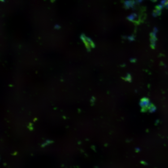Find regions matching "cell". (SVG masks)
<instances>
[{"label":"cell","mask_w":168,"mask_h":168,"mask_svg":"<svg viewBox=\"0 0 168 168\" xmlns=\"http://www.w3.org/2000/svg\"><path fill=\"white\" fill-rule=\"evenodd\" d=\"M157 32V29H155L153 32L150 34L151 46L153 49H155V48L156 41H157L156 37Z\"/></svg>","instance_id":"obj_3"},{"label":"cell","mask_w":168,"mask_h":168,"mask_svg":"<svg viewBox=\"0 0 168 168\" xmlns=\"http://www.w3.org/2000/svg\"><path fill=\"white\" fill-rule=\"evenodd\" d=\"M4 1V0H0V1Z\"/></svg>","instance_id":"obj_4"},{"label":"cell","mask_w":168,"mask_h":168,"mask_svg":"<svg viewBox=\"0 0 168 168\" xmlns=\"http://www.w3.org/2000/svg\"><path fill=\"white\" fill-rule=\"evenodd\" d=\"M140 105L143 111L146 112L148 110L149 111L152 104L151 103L149 99L144 97L140 100Z\"/></svg>","instance_id":"obj_1"},{"label":"cell","mask_w":168,"mask_h":168,"mask_svg":"<svg viewBox=\"0 0 168 168\" xmlns=\"http://www.w3.org/2000/svg\"><path fill=\"white\" fill-rule=\"evenodd\" d=\"M81 39L88 49H91V48H93L94 46L93 42L89 37H87L85 36L82 35L81 36Z\"/></svg>","instance_id":"obj_2"}]
</instances>
